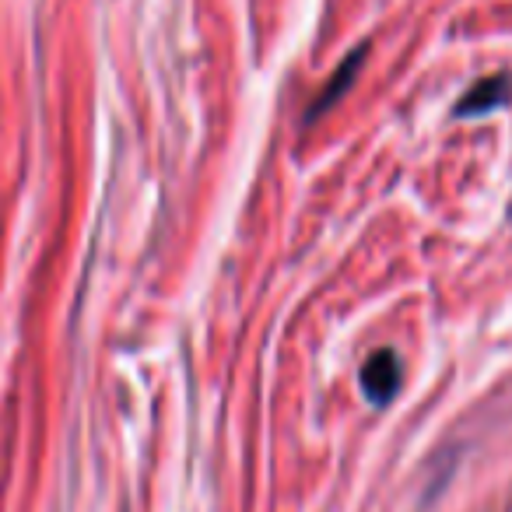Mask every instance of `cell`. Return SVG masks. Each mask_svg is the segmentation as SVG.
I'll use <instances>...</instances> for the list:
<instances>
[{
	"label": "cell",
	"instance_id": "1",
	"mask_svg": "<svg viewBox=\"0 0 512 512\" xmlns=\"http://www.w3.org/2000/svg\"><path fill=\"white\" fill-rule=\"evenodd\" d=\"M400 376H404V372H400V358L393 355L390 348L369 355V362L362 365V390H365V397H369V404H376V407L390 404L400 390Z\"/></svg>",
	"mask_w": 512,
	"mask_h": 512
},
{
	"label": "cell",
	"instance_id": "2",
	"mask_svg": "<svg viewBox=\"0 0 512 512\" xmlns=\"http://www.w3.org/2000/svg\"><path fill=\"white\" fill-rule=\"evenodd\" d=\"M509 99H512V78L509 74H491V78H481L477 85L467 88V95L456 102V116L495 113V109H502Z\"/></svg>",
	"mask_w": 512,
	"mask_h": 512
},
{
	"label": "cell",
	"instance_id": "3",
	"mask_svg": "<svg viewBox=\"0 0 512 512\" xmlns=\"http://www.w3.org/2000/svg\"><path fill=\"white\" fill-rule=\"evenodd\" d=\"M362 60H365V46H362V50H355L348 60H344V67H341V74H337V81H330V88L323 92V99L316 102V113H323V109H327L330 102L341 99V92L351 85V78H355V71H358V64H362Z\"/></svg>",
	"mask_w": 512,
	"mask_h": 512
}]
</instances>
